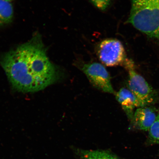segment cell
<instances>
[{"label": "cell", "instance_id": "6da1fadb", "mask_svg": "<svg viewBox=\"0 0 159 159\" xmlns=\"http://www.w3.org/2000/svg\"><path fill=\"white\" fill-rule=\"evenodd\" d=\"M46 50L37 33L2 56L0 63L14 88L21 92H36L58 80V71L49 60Z\"/></svg>", "mask_w": 159, "mask_h": 159}, {"label": "cell", "instance_id": "7a4b0ae2", "mask_svg": "<svg viewBox=\"0 0 159 159\" xmlns=\"http://www.w3.org/2000/svg\"><path fill=\"white\" fill-rule=\"evenodd\" d=\"M128 22L159 41V0H132Z\"/></svg>", "mask_w": 159, "mask_h": 159}, {"label": "cell", "instance_id": "3957f363", "mask_svg": "<svg viewBox=\"0 0 159 159\" xmlns=\"http://www.w3.org/2000/svg\"><path fill=\"white\" fill-rule=\"evenodd\" d=\"M124 64L129 73V90L138 98L142 107L154 104L157 98L156 92L143 77L135 70L132 61L126 59Z\"/></svg>", "mask_w": 159, "mask_h": 159}, {"label": "cell", "instance_id": "277c9868", "mask_svg": "<svg viewBox=\"0 0 159 159\" xmlns=\"http://www.w3.org/2000/svg\"><path fill=\"white\" fill-rule=\"evenodd\" d=\"M97 53L101 62L108 66L124 64L126 60L124 46L116 39H106L101 42L97 47Z\"/></svg>", "mask_w": 159, "mask_h": 159}, {"label": "cell", "instance_id": "5b68a950", "mask_svg": "<svg viewBox=\"0 0 159 159\" xmlns=\"http://www.w3.org/2000/svg\"><path fill=\"white\" fill-rule=\"evenodd\" d=\"M89 82L95 88L103 92L115 94L108 71L101 63H86L81 68Z\"/></svg>", "mask_w": 159, "mask_h": 159}, {"label": "cell", "instance_id": "8992f818", "mask_svg": "<svg viewBox=\"0 0 159 159\" xmlns=\"http://www.w3.org/2000/svg\"><path fill=\"white\" fill-rule=\"evenodd\" d=\"M159 113L154 107L146 106L137 109L132 120L135 128L144 131L149 130Z\"/></svg>", "mask_w": 159, "mask_h": 159}, {"label": "cell", "instance_id": "52a82bcc", "mask_svg": "<svg viewBox=\"0 0 159 159\" xmlns=\"http://www.w3.org/2000/svg\"><path fill=\"white\" fill-rule=\"evenodd\" d=\"M116 97L130 120L132 121L133 111L136 107H142L138 98L130 90L122 88L116 94Z\"/></svg>", "mask_w": 159, "mask_h": 159}, {"label": "cell", "instance_id": "ba28073f", "mask_svg": "<svg viewBox=\"0 0 159 159\" xmlns=\"http://www.w3.org/2000/svg\"><path fill=\"white\" fill-rule=\"evenodd\" d=\"M13 13V6L11 2L0 0V27L11 22Z\"/></svg>", "mask_w": 159, "mask_h": 159}, {"label": "cell", "instance_id": "9c48e42d", "mask_svg": "<svg viewBox=\"0 0 159 159\" xmlns=\"http://www.w3.org/2000/svg\"><path fill=\"white\" fill-rule=\"evenodd\" d=\"M81 159H119L114 154L104 150L80 151Z\"/></svg>", "mask_w": 159, "mask_h": 159}, {"label": "cell", "instance_id": "30bf717a", "mask_svg": "<svg viewBox=\"0 0 159 159\" xmlns=\"http://www.w3.org/2000/svg\"><path fill=\"white\" fill-rule=\"evenodd\" d=\"M149 131V138L150 142L159 144V113Z\"/></svg>", "mask_w": 159, "mask_h": 159}, {"label": "cell", "instance_id": "8fae6325", "mask_svg": "<svg viewBox=\"0 0 159 159\" xmlns=\"http://www.w3.org/2000/svg\"><path fill=\"white\" fill-rule=\"evenodd\" d=\"M95 7L101 11L108 9L112 3V0H89Z\"/></svg>", "mask_w": 159, "mask_h": 159}, {"label": "cell", "instance_id": "7c38bea8", "mask_svg": "<svg viewBox=\"0 0 159 159\" xmlns=\"http://www.w3.org/2000/svg\"><path fill=\"white\" fill-rule=\"evenodd\" d=\"M4 1H5L9 2H11L12 1H13V0H4Z\"/></svg>", "mask_w": 159, "mask_h": 159}]
</instances>
